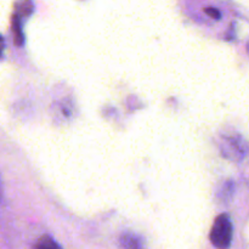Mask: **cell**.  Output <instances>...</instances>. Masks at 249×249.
<instances>
[{
  "label": "cell",
  "instance_id": "8992f818",
  "mask_svg": "<svg viewBox=\"0 0 249 249\" xmlns=\"http://www.w3.org/2000/svg\"><path fill=\"white\" fill-rule=\"evenodd\" d=\"M4 39L1 38V36H0V58H1V56H2V50H4Z\"/></svg>",
  "mask_w": 249,
  "mask_h": 249
},
{
  "label": "cell",
  "instance_id": "277c9868",
  "mask_svg": "<svg viewBox=\"0 0 249 249\" xmlns=\"http://www.w3.org/2000/svg\"><path fill=\"white\" fill-rule=\"evenodd\" d=\"M33 249H63L51 237L50 235H43L36 240V242L34 243Z\"/></svg>",
  "mask_w": 249,
  "mask_h": 249
},
{
  "label": "cell",
  "instance_id": "3957f363",
  "mask_svg": "<svg viewBox=\"0 0 249 249\" xmlns=\"http://www.w3.org/2000/svg\"><path fill=\"white\" fill-rule=\"evenodd\" d=\"M119 246L122 249H146L142 237L135 232H123L119 237Z\"/></svg>",
  "mask_w": 249,
  "mask_h": 249
},
{
  "label": "cell",
  "instance_id": "5b68a950",
  "mask_svg": "<svg viewBox=\"0 0 249 249\" xmlns=\"http://www.w3.org/2000/svg\"><path fill=\"white\" fill-rule=\"evenodd\" d=\"M204 12H206V15H208L209 17H212V18H214V19H220L221 18L220 10L216 9V7L207 6V7H204Z\"/></svg>",
  "mask_w": 249,
  "mask_h": 249
},
{
  "label": "cell",
  "instance_id": "6da1fadb",
  "mask_svg": "<svg viewBox=\"0 0 249 249\" xmlns=\"http://www.w3.org/2000/svg\"><path fill=\"white\" fill-rule=\"evenodd\" d=\"M233 228L228 214H220L212 226L209 240L218 249H229L232 243Z\"/></svg>",
  "mask_w": 249,
  "mask_h": 249
},
{
  "label": "cell",
  "instance_id": "7a4b0ae2",
  "mask_svg": "<svg viewBox=\"0 0 249 249\" xmlns=\"http://www.w3.org/2000/svg\"><path fill=\"white\" fill-rule=\"evenodd\" d=\"M219 147H220L223 156L232 160H241L247 152L245 142L240 135L223 136Z\"/></svg>",
  "mask_w": 249,
  "mask_h": 249
},
{
  "label": "cell",
  "instance_id": "52a82bcc",
  "mask_svg": "<svg viewBox=\"0 0 249 249\" xmlns=\"http://www.w3.org/2000/svg\"><path fill=\"white\" fill-rule=\"evenodd\" d=\"M2 198V186H1V181H0V201Z\"/></svg>",
  "mask_w": 249,
  "mask_h": 249
}]
</instances>
